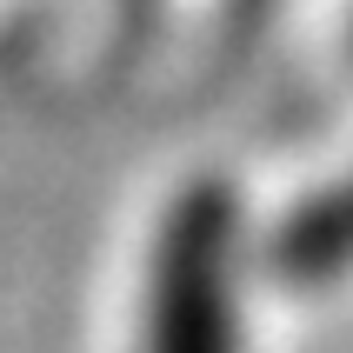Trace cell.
<instances>
[{
    "label": "cell",
    "instance_id": "obj_1",
    "mask_svg": "<svg viewBox=\"0 0 353 353\" xmlns=\"http://www.w3.org/2000/svg\"><path fill=\"white\" fill-rule=\"evenodd\" d=\"M247 214L234 180H187L154 227L140 353H247Z\"/></svg>",
    "mask_w": 353,
    "mask_h": 353
},
{
    "label": "cell",
    "instance_id": "obj_2",
    "mask_svg": "<svg viewBox=\"0 0 353 353\" xmlns=\"http://www.w3.org/2000/svg\"><path fill=\"white\" fill-rule=\"evenodd\" d=\"M260 260H267V274L280 287H334V280H347L353 274V174L294 200L274 220Z\"/></svg>",
    "mask_w": 353,
    "mask_h": 353
}]
</instances>
